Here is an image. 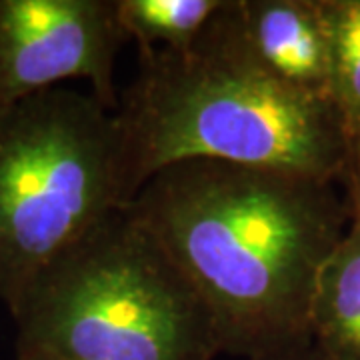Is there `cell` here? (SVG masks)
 I'll list each match as a JSON object with an SVG mask.
<instances>
[{"label":"cell","instance_id":"obj_1","mask_svg":"<svg viewBox=\"0 0 360 360\" xmlns=\"http://www.w3.org/2000/svg\"><path fill=\"white\" fill-rule=\"evenodd\" d=\"M335 182L184 160L129 206L179 264L212 316L220 354L262 359L310 345V304L350 226Z\"/></svg>","mask_w":360,"mask_h":360},{"label":"cell","instance_id":"obj_2","mask_svg":"<svg viewBox=\"0 0 360 360\" xmlns=\"http://www.w3.org/2000/svg\"><path fill=\"white\" fill-rule=\"evenodd\" d=\"M122 202L170 165L214 160L342 186L350 139L328 96L292 89L252 54L238 0L188 49L141 52L118 98Z\"/></svg>","mask_w":360,"mask_h":360},{"label":"cell","instance_id":"obj_3","mask_svg":"<svg viewBox=\"0 0 360 360\" xmlns=\"http://www.w3.org/2000/svg\"><path fill=\"white\" fill-rule=\"evenodd\" d=\"M18 360H214L212 316L162 243L116 206L14 310Z\"/></svg>","mask_w":360,"mask_h":360},{"label":"cell","instance_id":"obj_4","mask_svg":"<svg viewBox=\"0 0 360 360\" xmlns=\"http://www.w3.org/2000/svg\"><path fill=\"white\" fill-rule=\"evenodd\" d=\"M122 205L116 116L92 94L56 86L0 116V300L8 312Z\"/></svg>","mask_w":360,"mask_h":360},{"label":"cell","instance_id":"obj_5","mask_svg":"<svg viewBox=\"0 0 360 360\" xmlns=\"http://www.w3.org/2000/svg\"><path fill=\"white\" fill-rule=\"evenodd\" d=\"M124 40L116 0H0V116L70 78L89 80L92 96L116 112Z\"/></svg>","mask_w":360,"mask_h":360},{"label":"cell","instance_id":"obj_6","mask_svg":"<svg viewBox=\"0 0 360 360\" xmlns=\"http://www.w3.org/2000/svg\"><path fill=\"white\" fill-rule=\"evenodd\" d=\"M252 54L292 89L328 96L330 51L321 0H238Z\"/></svg>","mask_w":360,"mask_h":360},{"label":"cell","instance_id":"obj_7","mask_svg":"<svg viewBox=\"0 0 360 360\" xmlns=\"http://www.w3.org/2000/svg\"><path fill=\"white\" fill-rule=\"evenodd\" d=\"M312 345L330 360H360V222L326 258L310 304Z\"/></svg>","mask_w":360,"mask_h":360},{"label":"cell","instance_id":"obj_8","mask_svg":"<svg viewBox=\"0 0 360 360\" xmlns=\"http://www.w3.org/2000/svg\"><path fill=\"white\" fill-rule=\"evenodd\" d=\"M226 0H116V18L139 51L188 49Z\"/></svg>","mask_w":360,"mask_h":360},{"label":"cell","instance_id":"obj_9","mask_svg":"<svg viewBox=\"0 0 360 360\" xmlns=\"http://www.w3.org/2000/svg\"><path fill=\"white\" fill-rule=\"evenodd\" d=\"M330 51L328 94L348 139L360 136V0H321Z\"/></svg>","mask_w":360,"mask_h":360},{"label":"cell","instance_id":"obj_10","mask_svg":"<svg viewBox=\"0 0 360 360\" xmlns=\"http://www.w3.org/2000/svg\"><path fill=\"white\" fill-rule=\"evenodd\" d=\"M342 188H345V198L350 210V220L360 222V136L350 141V156H348Z\"/></svg>","mask_w":360,"mask_h":360},{"label":"cell","instance_id":"obj_11","mask_svg":"<svg viewBox=\"0 0 360 360\" xmlns=\"http://www.w3.org/2000/svg\"><path fill=\"white\" fill-rule=\"evenodd\" d=\"M252 360H330V359H326L321 350L310 342V345H304V347L290 348V350H284V352H278V354H270V356H262V359H252Z\"/></svg>","mask_w":360,"mask_h":360},{"label":"cell","instance_id":"obj_12","mask_svg":"<svg viewBox=\"0 0 360 360\" xmlns=\"http://www.w3.org/2000/svg\"><path fill=\"white\" fill-rule=\"evenodd\" d=\"M32 360H44V359H32Z\"/></svg>","mask_w":360,"mask_h":360}]
</instances>
